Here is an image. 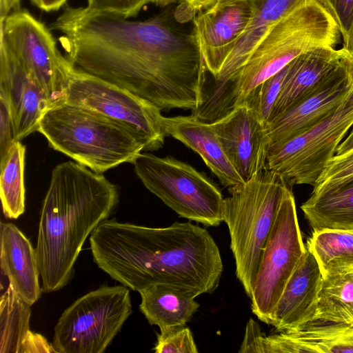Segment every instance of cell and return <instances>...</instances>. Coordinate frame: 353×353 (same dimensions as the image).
<instances>
[{"label": "cell", "mask_w": 353, "mask_h": 353, "mask_svg": "<svg viewBox=\"0 0 353 353\" xmlns=\"http://www.w3.org/2000/svg\"><path fill=\"white\" fill-rule=\"evenodd\" d=\"M72 67L144 99L161 110L197 101L206 65L192 32L163 15L130 20L66 4L50 25Z\"/></svg>", "instance_id": "6da1fadb"}, {"label": "cell", "mask_w": 353, "mask_h": 353, "mask_svg": "<svg viewBox=\"0 0 353 353\" xmlns=\"http://www.w3.org/2000/svg\"><path fill=\"white\" fill-rule=\"evenodd\" d=\"M90 244L97 266L137 292L164 284L211 294L223 272L213 237L190 221L152 228L107 219L91 234Z\"/></svg>", "instance_id": "7a4b0ae2"}, {"label": "cell", "mask_w": 353, "mask_h": 353, "mask_svg": "<svg viewBox=\"0 0 353 353\" xmlns=\"http://www.w3.org/2000/svg\"><path fill=\"white\" fill-rule=\"evenodd\" d=\"M119 201V188L101 173L70 161L53 169L35 248L43 292L69 283L86 239L114 212Z\"/></svg>", "instance_id": "3957f363"}, {"label": "cell", "mask_w": 353, "mask_h": 353, "mask_svg": "<svg viewBox=\"0 0 353 353\" xmlns=\"http://www.w3.org/2000/svg\"><path fill=\"white\" fill-rule=\"evenodd\" d=\"M37 131L54 150L97 173L133 163L144 151L143 143L123 125L66 101L44 112Z\"/></svg>", "instance_id": "277c9868"}, {"label": "cell", "mask_w": 353, "mask_h": 353, "mask_svg": "<svg viewBox=\"0 0 353 353\" xmlns=\"http://www.w3.org/2000/svg\"><path fill=\"white\" fill-rule=\"evenodd\" d=\"M340 32L330 13L315 0H299L265 34L232 78L236 107L264 81L308 50L334 48Z\"/></svg>", "instance_id": "5b68a950"}, {"label": "cell", "mask_w": 353, "mask_h": 353, "mask_svg": "<svg viewBox=\"0 0 353 353\" xmlns=\"http://www.w3.org/2000/svg\"><path fill=\"white\" fill-rule=\"evenodd\" d=\"M284 179L265 168L243 183L229 187L223 218L230 236L236 276L250 298L264 246L285 190Z\"/></svg>", "instance_id": "8992f818"}, {"label": "cell", "mask_w": 353, "mask_h": 353, "mask_svg": "<svg viewBox=\"0 0 353 353\" xmlns=\"http://www.w3.org/2000/svg\"><path fill=\"white\" fill-rule=\"evenodd\" d=\"M133 164L144 186L180 217L205 226H218L223 221L220 189L191 165L148 152H141Z\"/></svg>", "instance_id": "52a82bcc"}, {"label": "cell", "mask_w": 353, "mask_h": 353, "mask_svg": "<svg viewBox=\"0 0 353 353\" xmlns=\"http://www.w3.org/2000/svg\"><path fill=\"white\" fill-rule=\"evenodd\" d=\"M132 313L130 289L123 285L89 292L67 307L54 330L57 353H102Z\"/></svg>", "instance_id": "ba28073f"}, {"label": "cell", "mask_w": 353, "mask_h": 353, "mask_svg": "<svg viewBox=\"0 0 353 353\" xmlns=\"http://www.w3.org/2000/svg\"><path fill=\"white\" fill-rule=\"evenodd\" d=\"M0 28V45L33 78L49 108L65 102L73 67L59 51L50 29L22 8L1 21Z\"/></svg>", "instance_id": "9c48e42d"}, {"label": "cell", "mask_w": 353, "mask_h": 353, "mask_svg": "<svg viewBox=\"0 0 353 353\" xmlns=\"http://www.w3.org/2000/svg\"><path fill=\"white\" fill-rule=\"evenodd\" d=\"M305 251L292 186H288L264 246L250 297L252 312L260 321L271 325L277 303Z\"/></svg>", "instance_id": "30bf717a"}, {"label": "cell", "mask_w": 353, "mask_h": 353, "mask_svg": "<svg viewBox=\"0 0 353 353\" xmlns=\"http://www.w3.org/2000/svg\"><path fill=\"white\" fill-rule=\"evenodd\" d=\"M66 102L90 108L131 131L144 151L161 148L167 136L161 110L150 101L100 78L75 70L70 74Z\"/></svg>", "instance_id": "8fae6325"}, {"label": "cell", "mask_w": 353, "mask_h": 353, "mask_svg": "<svg viewBox=\"0 0 353 353\" xmlns=\"http://www.w3.org/2000/svg\"><path fill=\"white\" fill-rule=\"evenodd\" d=\"M353 125V93L322 121L268 150L266 168L290 186L317 181Z\"/></svg>", "instance_id": "7c38bea8"}, {"label": "cell", "mask_w": 353, "mask_h": 353, "mask_svg": "<svg viewBox=\"0 0 353 353\" xmlns=\"http://www.w3.org/2000/svg\"><path fill=\"white\" fill-rule=\"evenodd\" d=\"M239 352L343 353L353 352V327L339 323L313 321L294 331L266 336L250 319Z\"/></svg>", "instance_id": "4fadbf2b"}, {"label": "cell", "mask_w": 353, "mask_h": 353, "mask_svg": "<svg viewBox=\"0 0 353 353\" xmlns=\"http://www.w3.org/2000/svg\"><path fill=\"white\" fill-rule=\"evenodd\" d=\"M211 125L244 181L266 168L270 141L265 125L245 103Z\"/></svg>", "instance_id": "5bb4252c"}, {"label": "cell", "mask_w": 353, "mask_h": 353, "mask_svg": "<svg viewBox=\"0 0 353 353\" xmlns=\"http://www.w3.org/2000/svg\"><path fill=\"white\" fill-rule=\"evenodd\" d=\"M252 11V0H236L202 10L193 18L192 32L213 77L219 74L243 34Z\"/></svg>", "instance_id": "9a60e30c"}, {"label": "cell", "mask_w": 353, "mask_h": 353, "mask_svg": "<svg viewBox=\"0 0 353 353\" xmlns=\"http://www.w3.org/2000/svg\"><path fill=\"white\" fill-rule=\"evenodd\" d=\"M352 93L343 64L334 75L311 94L265 125L270 141L269 150L281 145L322 121Z\"/></svg>", "instance_id": "2e32d148"}, {"label": "cell", "mask_w": 353, "mask_h": 353, "mask_svg": "<svg viewBox=\"0 0 353 353\" xmlns=\"http://www.w3.org/2000/svg\"><path fill=\"white\" fill-rule=\"evenodd\" d=\"M0 97L8 104L15 141L34 131L49 108L48 101L30 74L0 45Z\"/></svg>", "instance_id": "e0dca14e"}, {"label": "cell", "mask_w": 353, "mask_h": 353, "mask_svg": "<svg viewBox=\"0 0 353 353\" xmlns=\"http://www.w3.org/2000/svg\"><path fill=\"white\" fill-rule=\"evenodd\" d=\"M323 276L307 249L274 309L271 325L276 332L299 330L314 320Z\"/></svg>", "instance_id": "ac0fdd59"}, {"label": "cell", "mask_w": 353, "mask_h": 353, "mask_svg": "<svg viewBox=\"0 0 353 353\" xmlns=\"http://www.w3.org/2000/svg\"><path fill=\"white\" fill-rule=\"evenodd\" d=\"M344 52L343 48H319L294 59L288 65L268 122L311 94L334 75L343 65Z\"/></svg>", "instance_id": "d6986e66"}, {"label": "cell", "mask_w": 353, "mask_h": 353, "mask_svg": "<svg viewBox=\"0 0 353 353\" xmlns=\"http://www.w3.org/2000/svg\"><path fill=\"white\" fill-rule=\"evenodd\" d=\"M165 131L199 154L221 183L227 187L245 182L226 155L212 125L194 117H163Z\"/></svg>", "instance_id": "ffe728a7"}, {"label": "cell", "mask_w": 353, "mask_h": 353, "mask_svg": "<svg viewBox=\"0 0 353 353\" xmlns=\"http://www.w3.org/2000/svg\"><path fill=\"white\" fill-rule=\"evenodd\" d=\"M0 265L15 292L32 305L41 296L35 248L13 223L1 222Z\"/></svg>", "instance_id": "44dd1931"}, {"label": "cell", "mask_w": 353, "mask_h": 353, "mask_svg": "<svg viewBox=\"0 0 353 353\" xmlns=\"http://www.w3.org/2000/svg\"><path fill=\"white\" fill-rule=\"evenodd\" d=\"M139 292L140 311L150 325H157L160 330L185 325L199 307L195 301L199 294L179 286L157 284Z\"/></svg>", "instance_id": "7402d4cb"}, {"label": "cell", "mask_w": 353, "mask_h": 353, "mask_svg": "<svg viewBox=\"0 0 353 353\" xmlns=\"http://www.w3.org/2000/svg\"><path fill=\"white\" fill-rule=\"evenodd\" d=\"M299 1L252 0V11L250 21L220 72L214 78L220 81L232 78L245 63L265 34Z\"/></svg>", "instance_id": "603a6c76"}, {"label": "cell", "mask_w": 353, "mask_h": 353, "mask_svg": "<svg viewBox=\"0 0 353 353\" xmlns=\"http://www.w3.org/2000/svg\"><path fill=\"white\" fill-rule=\"evenodd\" d=\"M305 245L323 279L353 272V228L313 230Z\"/></svg>", "instance_id": "cb8c5ba5"}, {"label": "cell", "mask_w": 353, "mask_h": 353, "mask_svg": "<svg viewBox=\"0 0 353 353\" xmlns=\"http://www.w3.org/2000/svg\"><path fill=\"white\" fill-rule=\"evenodd\" d=\"M313 230L353 228V181L310 196L301 205Z\"/></svg>", "instance_id": "d4e9b609"}, {"label": "cell", "mask_w": 353, "mask_h": 353, "mask_svg": "<svg viewBox=\"0 0 353 353\" xmlns=\"http://www.w3.org/2000/svg\"><path fill=\"white\" fill-rule=\"evenodd\" d=\"M30 305L9 285L0 301V353H23L34 332L30 330Z\"/></svg>", "instance_id": "484cf974"}, {"label": "cell", "mask_w": 353, "mask_h": 353, "mask_svg": "<svg viewBox=\"0 0 353 353\" xmlns=\"http://www.w3.org/2000/svg\"><path fill=\"white\" fill-rule=\"evenodd\" d=\"M316 321L353 327V272L323 279Z\"/></svg>", "instance_id": "4316f807"}, {"label": "cell", "mask_w": 353, "mask_h": 353, "mask_svg": "<svg viewBox=\"0 0 353 353\" xmlns=\"http://www.w3.org/2000/svg\"><path fill=\"white\" fill-rule=\"evenodd\" d=\"M26 147L17 141L0 161V196L8 219H16L25 211L24 164Z\"/></svg>", "instance_id": "83f0119b"}, {"label": "cell", "mask_w": 353, "mask_h": 353, "mask_svg": "<svg viewBox=\"0 0 353 353\" xmlns=\"http://www.w3.org/2000/svg\"><path fill=\"white\" fill-rule=\"evenodd\" d=\"M288 65L254 88L243 102L254 112L258 119L265 125L269 121L280 92L288 70Z\"/></svg>", "instance_id": "f1b7e54d"}, {"label": "cell", "mask_w": 353, "mask_h": 353, "mask_svg": "<svg viewBox=\"0 0 353 353\" xmlns=\"http://www.w3.org/2000/svg\"><path fill=\"white\" fill-rule=\"evenodd\" d=\"M353 181V149L334 157L328 162L311 194L326 192Z\"/></svg>", "instance_id": "f546056e"}, {"label": "cell", "mask_w": 353, "mask_h": 353, "mask_svg": "<svg viewBox=\"0 0 353 353\" xmlns=\"http://www.w3.org/2000/svg\"><path fill=\"white\" fill-rule=\"evenodd\" d=\"M156 353H197L191 330L184 326L160 330L153 348Z\"/></svg>", "instance_id": "4dcf8cb0"}, {"label": "cell", "mask_w": 353, "mask_h": 353, "mask_svg": "<svg viewBox=\"0 0 353 353\" xmlns=\"http://www.w3.org/2000/svg\"><path fill=\"white\" fill-rule=\"evenodd\" d=\"M332 15L342 36L345 49L353 50V0H315Z\"/></svg>", "instance_id": "1f68e13d"}, {"label": "cell", "mask_w": 353, "mask_h": 353, "mask_svg": "<svg viewBox=\"0 0 353 353\" xmlns=\"http://www.w3.org/2000/svg\"><path fill=\"white\" fill-rule=\"evenodd\" d=\"M91 11L107 12L125 18L135 17L152 0H86Z\"/></svg>", "instance_id": "d6a6232c"}, {"label": "cell", "mask_w": 353, "mask_h": 353, "mask_svg": "<svg viewBox=\"0 0 353 353\" xmlns=\"http://www.w3.org/2000/svg\"><path fill=\"white\" fill-rule=\"evenodd\" d=\"M15 141L8 104L0 97V161L7 155Z\"/></svg>", "instance_id": "836d02e7"}, {"label": "cell", "mask_w": 353, "mask_h": 353, "mask_svg": "<svg viewBox=\"0 0 353 353\" xmlns=\"http://www.w3.org/2000/svg\"><path fill=\"white\" fill-rule=\"evenodd\" d=\"M174 16L179 21H188L199 12L213 6L218 0H179Z\"/></svg>", "instance_id": "e575fe53"}, {"label": "cell", "mask_w": 353, "mask_h": 353, "mask_svg": "<svg viewBox=\"0 0 353 353\" xmlns=\"http://www.w3.org/2000/svg\"><path fill=\"white\" fill-rule=\"evenodd\" d=\"M37 8L46 12L58 11L68 0H30Z\"/></svg>", "instance_id": "d590c367"}, {"label": "cell", "mask_w": 353, "mask_h": 353, "mask_svg": "<svg viewBox=\"0 0 353 353\" xmlns=\"http://www.w3.org/2000/svg\"><path fill=\"white\" fill-rule=\"evenodd\" d=\"M20 3L21 0H0V21L11 12L20 9Z\"/></svg>", "instance_id": "8d00e7d4"}, {"label": "cell", "mask_w": 353, "mask_h": 353, "mask_svg": "<svg viewBox=\"0 0 353 353\" xmlns=\"http://www.w3.org/2000/svg\"><path fill=\"white\" fill-rule=\"evenodd\" d=\"M342 61L345 68L347 79L353 90V50L349 51L345 49Z\"/></svg>", "instance_id": "74e56055"}, {"label": "cell", "mask_w": 353, "mask_h": 353, "mask_svg": "<svg viewBox=\"0 0 353 353\" xmlns=\"http://www.w3.org/2000/svg\"><path fill=\"white\" fill-rule=\"evenodd\" d=\"M353 149V129L347 137L338 146L336 155L343 154Z\"/></svg>", "instance_id": "f35d334b"}, {"label": "cell", "mask_w": 353, "mask_h": 353, "mask_svg": "<svg viewBox=\"0 0 353 353\" xmlns=\"http://www.w3.org/2000/svg\"><path fill=\"white\" fill-rule=\"evenodd\" d=\"M177 0H152V3H154L158 6H166L174 2H176Z\"/></svg>", "instance_id": "ab89813d"}, {"label": "cell", "mask_w": 353, "mask_h": 353, "mask_svg": "<svg viewBox=\"0 0 353 353\" xmlns=\"http://www.w3.org/2000/svg\"><path fill=\"white\" fill-rule=\"evenodd\" d=\"M234 1H236V0H218L216 1V3L212 7L221 6L228 4L229 3L233 2ZM212 7H210V8H212Z\"/></svg>", "instance_id": "60d3db41"}]
</instances>
